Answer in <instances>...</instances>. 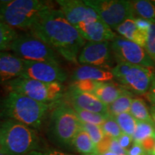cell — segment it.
<instances>
[{"label":"cell","instance_id":"obj_40","mask_svg":"<svg viewBox=\"0 0 155 155\" xmlns=\"http://www.w3.org/2000/svg\"><path fill=\"white\" fill-rule=\"evenodd\" d=\"M99 155H117V154H115V153L113 152H111V151L108 150V151H107V152L102 153V154H101Z\"/></svg>","mask_w":155,"mask_h":155},{"label":"cell","instance_id":"obj_41","mask_svg":"<svg viewBox=\"0 0 155 155\" xmlns=\"http://www.w3.org/2000/svg\"><path fill=\"white\" fill-rule=\"evenodd\" d=\"M152 154L153 155H155V146H154V150H153V152H152Z\"/></svg>","mask_w":155,"mask_h":155},{"label":"cell","instance_id":"obj_30","mask_svg":"<svg viewBox=\"0 0 155 155\" xmlns=\"http://www.w3.org/2000/svg\"><path fill=\"white\" fill-rule=\"evenodd\" d=\"M145 50L155 63V22H153L147 32Z\"/></svg>","mask_w":155,"mask_h":155},{"label":"cell","instance_id":"obj_14","mask_svg":"<svg viewBox=\"0 0 155 155\" xmlns=\"http://www.w3.org/2000/svg\"><path fill=\"white\" fill-rule=\"evenodd\" d=\"M75 28L81 37L88 42H112L116 38L112 29L101 18L81 22Z\"/></svg>","mask_w":155,"mask_h":155},{"label":"cell","instance_id":"obj_38","mask_svg":"<svg viewBox=\"0 0 155 155\" xmlns=\"http://www.w3.org/2000/svg\"><path fill=\"white\" fill-rule=\"evenodd\" d=\"M147 98L153 105H155V74L151 84L150 90L147 92Z\"/></svg>","mask_w":155,"mask_h":155},{"label":"cell","instance_id":"obj_9","mask_svg":"<svg viewBox=\"0 0 155 155\" xmlns=\"http://www.w3.org/2000/svg\"><path fill=\"white\" fill-rule=\"evenodd\" d=\"M84 2L94 9L100 18L114 30L127 19L134 18L131 1L85 0Z\"/></svg>","mask_w":155,"mask_h":155},{"label":"cell","instance_id":"obj_13","mask_svg":"<svg viewBox=\"0 0 155 155\" xmlns=\"http://www.w3.org/2000/svg\"><path fill=\"white\" fill-rule=\"evenodd\" d=\"M60 10L75 28L81 22L100 18L96 12L80 0H58Z\"/></svg>","mask_w":155,"mask_h":155},{"label":"cell","instance_id":"obj_22","mask_svg":"<svg viewBox=\"0 0 155 155\" xmlns=\"http://www.w3.org/2000/svg\"><path fill=\"white\" fill-rule=\"evenodd\" d=\"M131 5L134 12L140 18H143L151 22H155V3L154 1L136 0L131 1Z\"/></svg>","mask_w":155,"mask_h":155},{"label":"cell","instance_id":"obj_10","mask_svg":"<svg viewBox=\"0 0 155 155\" xmlns=\"http://www.w3.org/2000/svg\"><path fill=\"white\" fill-rule=\"evenodd\" d=\"M111 49L118 63L123 62L144 67L154 68L155 65L144 48L122 37L116 36L111 42Z\"/></svg>","mask_w":155,"mask_h":155},{"label":"cell","instance_id":"obj_6","mask_svg":"<svg viewBox=\"0 0 155 155\" xmlns=\"http://www.w3.org/2000/svg\"><path fill=\"white\" fill-rule=\"evenodd\" d=\"M9 92H15L43 104H55L63 96L64 86L60 83H44L17 78L4 84Z\"/></svg>","mask_w":155,"mask_h":155},{"label":"cell","instance_id":"obj_4","mask_svg":"<svg viewBox=\"0 0 155 155\" xmlns=\"http://www.w3.org/2000/svg\"><path fill=\"white\" fill-rule=\"evenodd\" d=\"M50 9L49 2L40 0L0 1L2 22L14 29L30 30L42 13Z\"/></svg>","mask_w":155,"mask_h":155},{"label":"cell","instance_id":"obj_18","mask_svg":"<svg viewBox=\"0 0 155 155\" xmlns=\"http://www.w3.org/2000/svg\"><path fill=\"white\" fill-rule=\"evenodd\" d=\"M116 31L122 38L134 42L141 47L145 48L147 33L141 32L137 28L134 22V18H130L125 20L117 27Z\"/></svg>","mask_w":155,"mask_h":155},{"label":"cell","instance_id":"obj_15","mask_svg":"<svg viewBox=\"0 0 155 155\" xmlns=\"http://www.w3.org/2000/svg\"><path fill=\"white\" fill-rule=\"evenodd\" d=\"M67 98L73 107H76L94 113L108 114V106L101 101L94 94L81 91L73 86L68 88Z\"/></svg>","mask_w":155,"mask_h":155},{"label":"cell","instance_id":"obj_37","mask_svg":"<svg viewBox=\"0 0 155 155\" xmlns=\"http://www.w3.org/2000/svg\"><path fill=\"white\" fill-rule=\"evenodd\" d=\"M128 155H147V153L141 144L134 143L128 150Z\"/></svg>","mask_w":155,"mask_h":155},{"label":"cell","instance_id":"obj_12","mask_svg":"<svg viewBox=\"0 0 155 155\" xmlns=\"http://www.w3.org/2000/svg\"><path fill=\"white\" fill-rule=\"evenodd\" d=\"M111 55L109 42H88L81 50L78 61L83 65L107 68L111 63Z\"/></svg>","mask_w":155,"mask_h":155},{"label":"cell","instance_id":"obj_11","mask_svg":"<svg viewBox=\"0 0 155 155\" xmlns=\"http://www.w3.org/2000/svg\"><path fill=\"white\" fill-rule=\"evenodd\" d=\"M20 78L44 83H60L66 81L67 74L59 65L45 62L24 61V70Z\"/></svg>","mask_w":155,"mask_h":155},{"label":"cell","instance_id":"obj_33","mask_svg":"<svg viewBox=\"0 0 155 155\" xmlns=\"http://www.w3.org/2000/svg\"><path fill=\"white\" fill-rule=\"evenodd\" d=\"M27 155H72L63 152L62 151L54 150V149H48V150H39L29 153Z\"/></svg>","mask_w":155,"mask_h":155},{"label":"cell","instance_id":"obj_20","mask_svg":"<svg viewBox=\"0 0 155 155\" xmlns=\"http://www.w3.org/2000/svg\"><path fill=\"white\" fill-rule=\"evenodd\" d=\"M72 147L81 155H98L96 144L88 134L83 129L75 136L73 141Z\"/></svg>","mask_w":155,"mask_h":155},{"label":"cell","instance_id":"obj_35","mask_svg":"<svg viewBox=\"0 0 155 155\" xmlns=\"http://www.w3.org/2000/svg\"><path fill=\"white\" fill-rule=\"evenodd\" d=\"M134 22L137 28L140 31H141V32H146V33L148 32L149 30L151 28V25L152 24V22H151L150 21H148L143 18H140V17H139V18H134Z\"/></svg>","mask_w":155,"mask_h":155},{"label":"cell","instance_id":"obj_23","mask_svg":"<svg viewBox=\"0 0 155 155\" xmlns=\"http://www.w3.org/2000/svg\"><path fill=\"white\" fill-rule=\"evenodd\" d=\"M137 121L148 122L151 124L154 125V121L150 114V111L147 107V104L142 98H133L129 112ZM155 126V125H154Z\"/></svg>","mask_w":155,"mask_h":155},{"label":"cell","instance_id":"obj_21","mask_svg":"<svg viewBox=\"0 0 155 155\" xmlns=\"http://www.w3.org/2000/svg\"><path fill=\"white\" fill-rule=\"evenodd\" d=\"M132 101V93L127 89L115 101L108 106V115L115 117L121 114L129 113Z\"/></svg>","mask_w":155,"mask_h":155},{"label":"cell","instance_id":"obj_17","mask_svg":"<svg viewBox=\"0 0 155 155\" xmlns=\"http://www.w3.org/2000/svg\"><path fill=\"white\" fill-rule=\"evenodd\" d=\"M114 78L111 71L91 65H81L78 67L73 71L72 75V79L74 81L91 80L98 82H108Z\"/></svg>","mask_w":155,"mask_h":155},{"label":"cell","instance_id":"obj_1","mask_svg":"<svg viewBox=\"0 0 155 155\" xmlns=\"http://www.w3.org/2000/svg\"><path fill=\"white\" fill-rule=\"evenodd\" d=\"M30 31V35L49 45L65 60L78 63V58L86 40L60 9L52 8L44 12Z\"/></svg>","mask_w":155,"mask_h":155},{"label":"cell","instance_id":"obj_43","mask_svg":"<svg viewBox=\"0 0 155 155\" xmlns=\"http://www.w3.org/2000/svg\"><path fill=\"white\" fill-rule=\"evenodd\" d=\"M0 155H6V154H5L4 153H2V152H0Z\"/></svg>","mask_w":155,"mask_h":155},{"label":"cell","instance_id":"obj_8","mask_svg":"<svg viewBox=\"0 0 155 155\" xmlns=\"http://www.w3.org/2000/svg\"><path fill=\"white\" fill-rule=\"evenodd\" d=\"M9 50L23 61L60 63L59 56L55 50L30 34L17 36Z\"/></svg>","mask_w":155,"mask_h":155},{"label":"cell","instance_id":"obj_26","mask_svg":"<svg viewBox=\"0 0 155 155\" xmlns=\"http://www.w3.org/2000/svg\"><path fill=\"white\" fill-rule=\"evenodd\" d=\"M19 35L14 28L4 22H0V52L9 50L12 42Z\"/></svg>","mask_w":155,"mask_h":155},{"label":"cell","instance_id":"obj_44","mask_svg":"<svg viewBox=\"0 0 155 155\" xmlns=\"http://www.w3.org/2000/svg\"><path fill=\"white\" fill-rule=\"evenodd\" d=\"M147 155H153L152 154H147Z\"/></svg>","mask_w":155,"mask_h":155},{"label":"cell","instance_id":"obj_7","mask_svg":"<svg viewBox=\"0 0 155 155\" xmlns=\"http://www.w3.org/2000/svg\"><path fill=\"white\" fill-rule=\"evenodd\" d=\"M111 72L121 86L137 94H145L149 91L155 74L152 67H144L123 62L118 63Z\"/></svg>","mask_w":155,"mask_h":155},{"label":"cell","instance_id":"obj_29","mask_svg":"<svg viewBox=\"0 0 155 155\" xmlns=\"http://www.w3.org/2000/svg\"><path fill=\"white\" fill-rule=\"evenodd\" d=\"M82 129L88 134L93 141L96 144V147L105 137L104 131L101 126L91 124L81 123Z\"/></svg>","mask_w":155,"mask_h":155},{"label":"cell","instance_id":"obj_5","mask_svg":"<svg viewBox=\"0 0 155 155\" xmlns=\"http://www.w3.org/2000/svg\"><path fill=\"white\" fill-rule=\"evenodd\" d=\"M81 129V121L69 105L60 104L52 111L48 134L55 144L61 147H71L73 139Z\"/></svg>","mask_w":155,"mask_h":155},{"label":"cell","instance_id":"obj_19","mask_svg":"<svg viewBox=\"0 0 155 155\" xmlns=\"http://www.w3.org/2000/svg\"><path fill=\"white\" fill-rule=\"evenodd\" d=\"M127 90L121 85L113 82H101L94 94L106 106L110 105Z\"/></svg>","mask_w":155,"mask_h":155},{"label":"cell","instance_id":"obj_27","mask_svg":"<svg viewBox=\"0 0 155 155\" xmlns=\"http://www.w3.org/2000/svg\"><path fill=\"white\" fill-rule=\"evenodd\" d=\"M122 133L132 137L137 127V120L130 113H123L114 117Z\"/></svg>","mask_w":155,"mask_h":155},{"label":"cell","instance_id":"obj_31","mask_svg":"<svg viewBox=\"0 0 155 155\" xmlns=\"http://www.w3.org/2000/svg\"><path fill=\"white\" fill-rule=\"evenodd\" d=\"M101 82L91 80H81L74 81L72 86L81 91L91 93L94 94V91L96 90Z\"/></svg>","mask_w":155,"mask_h":155},{"label":"cell","instance_id":"obj_32","mask_svg":"<svg viewBox=\"0 0 155 155\" xmlns=\"http://www.w3.org/2000/svg\"><path fill=\"white\" fill-rule=\"evenodd\" d=\"M117 140L119 141L120 146L127 150H129V149L134 144L132 137L124 133L117 139Z\"/></svg>","mask_w":155,"mask_h":155},{"label":"cell","instance_id":"obj_39","mask_svg":"<svg viewBox=\"0 0 155 155\" xmlns=\"http://www.w3.org/2000/svg\"><path fill=\"white\" fill-rule=\"evenodd\" d=\"M150 114L152 116V118L153 119V121H154V125H155V105H153L152 104L150 107Z\"/></svg>","mask_w":155,"mask_h":155},{"label":"cell","instance_id":"obj_16","mask_svg":"<svg viewBox=\"0 0 155 155\" xmlns=\"http://www.w3.org/2000/svg\"><path fill=\"white\" fill-rule=\"evenodd\" d=\"M24 61L9 52H0V83L5 84L20 77Z\"/></svg>","mask_w":155,"mask_h":155},{"label":"cell","instance_id":"obj_36","mask_svg":"<svg viewBox=\"0 0 155 155\" xmlns=\"http://www.w3.org/2000/svg\"><path fill=\"white\" fill-rule=\"evenodd\" d=\"M141 145L147 154H152L155 146V138L149 137V138L145 139L141 143Z\"/></svg>","mask_w":155,"mask_h":155},{"label":"cell","instance_id":"obj_3","mask_svg":"<svg viewBox=\"0 0 155 155\" xmlns=\"http://www.w3.org/2000/svg\"><path fill=\"white\" fill-rule=\"evenodd\" d=\"M40 139L32 128L12 119L0 123V152L6 155H27L40 149Z\"/></svg>","mask_w":155,"mask_h":155},{"label":"cell","instance_id":"obj_25","mask_svg":"<svg viewBox=\"0 0 155 155\" xmlns=\"http://www.w3.org/2000/svg\"><path fill=\"white\" fill-rule=\"evenodd\" d=\"M72 108L74 109L81 123L101 126L108 116V114L94 113V112L86 111V110L81 109V108L76 107Z\"/></svg>","mask_w":155,"mask_h":155},{"label":"cell","instance_id":"obj_28","mask_svg":"<svg viewBox=\"0 0 155 155\" xmlns=\"http://www.w3.org/2000/svg\"><path fill=\"white\" fill-rule=\"evenodd\" d=\"M101 127L105 136L111 139H117L123 134L114 117L108 115L107 119Z\"/></svg>","mask_w":155,"mask_h":155},{"label":"cell","instance_id":"obj_42","mask_svg":"<svg viewBox=\"0 0 155 155\" xmlns=\"http://www.w3.org/2000/svg\"><path fill=\"white\" fill-rule=\"evenodd\" d=\"M0 22H2V15H1V12H0Z\"/></svg>","mask_w":155,"mask_h":155},{"label":"cell","instance_id":"obj_2","mask_svg":"<svg viewBox=\"0 0 155 155\" xmlns=\"http://www.w3.org/2000/svg\"><path fill=\"white\" fill-rule=\"evenodd\" d=\"M50 106L23 94L8 92L0 98V117L15 120L32 129H38L42 127Z\"/></svg>","mask_w":155,"mask_h":155},{"label":"cell","instance_id":"obj_34","mask_svg":"<svg viewBox=\"0 0 155 155\" xmlns=\"http://www.w3.org/2000/svg\"><path fill=\"white\" fill-rule=\"evenodd\" d=\"M109 150L111 151L117 155H128V150H124L120 146L117 139H112L111 144H110Z\"/></svg>","mask_w":155,"mask_h":155},{"label":"cell","instance_id":"obj_24","mask_svg":"<svg viewBox=\"0 0 155 155\" xmlns=\"http://www.w3.org/2000/svg\"><path fill=\"white\" fill-rule=\"evenodd\" d=\"M149 137L155 138V126L148 122L137 121L135 131L132 136L134 143L141 144L145 139Z\"/></svg>","mask_w":155,"mask_h":155}]
</instances>
